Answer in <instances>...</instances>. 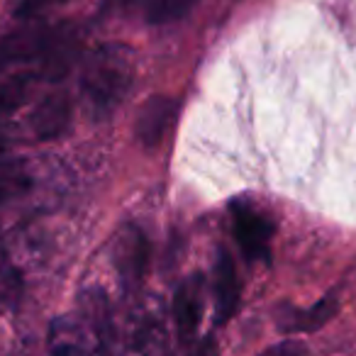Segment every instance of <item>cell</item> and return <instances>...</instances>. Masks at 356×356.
Returning a JSON list of instances; mask_svg holds the SVG:
<instances>
[{"mask_svg": "<svg viewBox=\"0 0 356 356\" xmlns=\"http://www.w3.org/2000/svg\"><path fill=\"white\" fill-rule=\"evenodd\" d=\"M35 83V74H17L10 79L0 81V118L10 115L13 110H17L27 100Z\"/></svg>", "mask_w": 356, "mask_h": 356, "instance_id": "cell-13", "label": "cell"}, {"mask_svg": "<svg viewBox=\"0 0 356 356\" xmlns=\"http://www.w3.org/2000/svg\"><path fill=\"white\" fill-rule=\"evenodd\" d=\"M59 3H69V0H20V6H17L15 15L22 17V20H32V17L42 15L47 8L59 6Z\"/></svg>", "mask_w": 356, "mask_h": 356, "instance_id": "cell-15", "label": "cell"}, {"mask_svg": "<svg viewBox=\"0 0 356 356\" xmlns=\"http://www.w3.org/2000/svg\"><path fill=\"white\" fill-rule=\"evenodd\" d=\"M113 264L120 273V281L127 288L142 283L149 266V239L134 225H124L118 232L113 249Z\"/></svg>", "mask_w": 356, "mask_h": 356, "instance_id": "cell-5", "label": "cell"}, {"mask_svg": "<svg viewBox=\"0 0 356 356\" xmlns=\"http://www.w3.org/2000/svg\"><path fill=\"white\" fill-rule=\"evenodd\" d=\"M54 32L56 27H49L47 22L32 17V20H22V25L0 37V76L10 71L15 64L40 61Z\"/></svg>", "mask_w": 356, "mask_h": 356, "instance_id": "cell-4", "label": "cell"}, {"mask_svg": "<svg viewBox=\"0 0 356 356\" xmlns=\"http://www.w3.org/2000/svg\"><path fill=\"white\" fill-rule=\"evenodd\" d=\"M337 307H339V305H337V298H332V296L322 298L320 302H315V305L307 307V310L293 312V320H291V325H288V330H291V332H315V330H320L322 325H327V322L337 315Z\"/></svg>", "mask_w": 356, "mask_h": 356, "instance_id": "cell-12", "label": "cell"}, {"mask_svg": "<svg viewBox=\"0 0 356 356\" xmlns=\"http://www.w3.org/2000/svg\"><path fill=\"white\" fill-rule=\"evenodd\" d=\"M213 296H215V317L218 322L232 320V315L239 307V296H242V286H239L237 266L229 252L220 249L218 259H215L213 268Z\"/></svg>", "mask_w": 356, "mask_h": 356, "instance_id": "cell-7", "label": "cell"}, {"mask_svg": "<svg viewBox=\"0 0 356 356\" xmlns=\"http://www.w3.org/2000/svg\"><path fill=\"white\" fill-rule=\"evenodd\" d=\"M108 317L95 307H86L81 317H59L51 327V356H88L90 349L100 351Z\"/></svg>", "mask_w": 356, "mask_h": 356, "instance_id": "cell-2", "label": "cell"}, {"mask_svg": "<svg viewBox=\"0 0 356 356\" xmlns=\"http://www.w3.org/2000/svg\"><path fill=\"white\" fill-rule=\"evenodd\" d=\"M8 152H10V137H8V132L0 129V163H6Z\"/></svg>", "mask_w": 356, "mask_h": 356, "instance_id": "cell-18", "label": "cell"}, {"mask_svg": "<svg viewBox=\"0 0 356 356\" xmlns=\"http://www.w3.org/2000/svg\"><path fill=\"white\" fill-rule=\"evenodd\" d=\"M203 307H205V283L200 273H191L176 291L173 298V322H176L178 337L191 341L195 337L203 320Z\"/></svg>", "mask_w": 356, "mask_h": 356, "instance_id": "cell-6", "label": "cell"}, {"mask_svg": "<svg viewBox=\"0 0 356 356\" xmlns=\"http://www.w3.org/2000/svg\"><path fill=\"white\" fill-rule=\"evenodd\" d=\"M71 122V100L64 93H51L35 108L30 127L37 139H56L66 132Z\"/></svg>", "mask_w": 356, "mask_h": 356, "instance_id": "cell-9", "label": "cell"}, {"mask_svg": "<svg viewBox=\"0 0 356 356\" xmlns=\"http://www.w3.org/2000/svg\"><path fill=\"white\" fill-rule=\"evenodd\" d=\"M76 54H79V44H76V35L71 27H56L54 37H51L49 47L40 59V76L49 81H59L69 74L74 66Z\"/></svg>", "mask_w": 356, "mask_h": 356, "instance_id": "cell-10", "label": "cell"}, {"mask_svg": "<svg viewBox=\"0 0 356 356\" xmlns=\"http://www.w3.org/2000/svg\"><path fill=\"white\" fill-rule=\"evenodd\" d=\"M176 115V100L166 98V95H152L137 115V139L144 147H156L163 139V134L171 129Z\"/></svg>", "mask_w": 356, "mask_h": 356, "instance_id": "cell-8", "label": "cell"}, {"mask_svg": "<svg viewBox=\"0 0 356 356\" xmlns=\"http://www.w3.org/2000/svg\"><path fill=\"white\" fill-rule=\"evenodd\" d=\"M184 356H218V346H215V341L208 337V339L191 344L188 354H184Z\"/></svg>", "mask_w": 356, "mask_h": 356, "instance_id": "cell-17", "label": "cell"}, {"mask_svg": "<svg viewBox=\"0 0 356 356\" xmlns=\"http://www.w3.org/2000/svg\"><path fill=\"white\" fill-rule=\"evenodd\" d=\"M229 218H232V234L244 257L252 261H266L273 239L271 218L247 200H234L229 205Z\"/></svg>", "mask_w": 356, "mask_h": 356, "instance_id": "cell-3", "label": "cell"}, {"mask_svg": "<svg viewBox=\"0 0 356 356\" xmlns=\"http://www.w3.org/2000/svg\"><path fill=\"white\" fill-rule=\"evenodd\" d=\"M302 354H305V346H302L300 341L288 339V341H281V344L268 346V349L259 356H302Z\"/></svg>", "mask_w": 356, "mask_h": 356, "instance_id": "cell-16", "label": "cell"}, {"mask_svg": "<svg viewBox=\"0 0 356 356\" xmlns=\"http://www.w3.org/2000/svg\"><path fill=\"white\" fill-rule=\"evenodd\" d=\"M198 0H137L139 10L149 25H171L186 17Z\"/></svg>", "mask_w": 356, "mask_h": 356, "instance_id": "cell-11", "label": "cell"}, {"mask_svg": "<svg viewBox=\"0 0 356 356\" xmlns=\"http://www.w3.org/2000/svg\"><path fill=\"white\" fill-rule=\"evenodd\" d=\"M30 188V173L20 161L0 163V203L17 198Z\"/></svg>", "mask_w": 356, "mask_h": 356, "instance_id": "cell-14", "label": "cell"}, {"mask_svg": "<svg viewBox=\"0 0 356 356\" xmlns=\"http://www.w3.org/2000/svg\"><path fill=\"white\" fill-rule=\"evenodd\" d=\"M137 56L127 44L108 42L90 51L81 66V90L98 118L110 115L132 90Z\"/></svg>", "mask_w": 356, "mask_h": 356, "instance_id": "cell-1", "label": "cell"}]
</instances>
